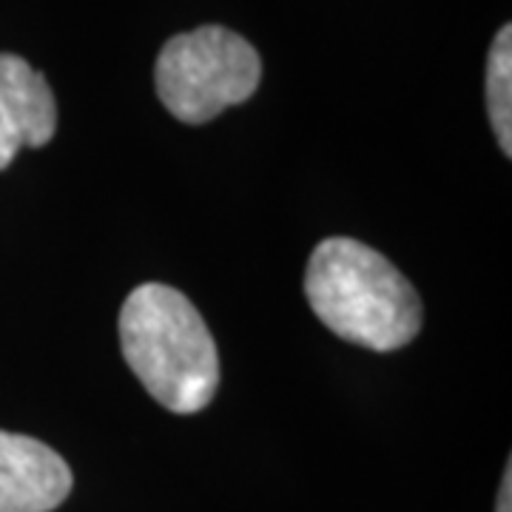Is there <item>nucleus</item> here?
<instances>
[{
	"instance_id": "f257e3e1",
	"label": "nucleus",
	"mask_w": 512,
	"mask_h": 512,
	"mask_svg": "<svg viewBox=\"0 0 512 512\" xmlns=\"http://www.w3.org/2000/svg\"><path fill=\"white\" fill-rule=\"evenodd\" d=\"M305 296L325 328L376 353L410 345L424 319L410 279L387 256L350 237H330L313 248Z\"/></svg>"
},
{
	"instance_id": "f03ea898",
	"label": "nucleus",
	"mask_w": 512,
	"mask_h": 512,
	"mask_svg": "<svg viewBox=\"0 0 512 512\" xmlns=\"http://www.w3.org/2000/svg\"><path fill=\"white\" fill-rule=\"evenodd\" d=\"M120 348L151 399L171 413H200L220 387L217 342L191 299L171 285L146 282L128 293Z\"/></svg>"
},
{
	"instance_id": "7ed1b4c3",
	"label": "nucleus",
	"mask_w": 512,
	"mask_h": 512,
	"mask_svg": "<svg viewBox=\"0 0 512 512\" xmlns=\"http://www.w3.org/2000/svg\"><path fill=\"white\" fill-rule=\"evenodd\" d=\"M262 77L256 49L225 26L171 37L157 57V94L180 123L202 126L251 100Z\"/></svg>"
},
{
	"instance_id": "20e7f679",
	"label": "nucleus",
	"mask_w": 512,
	"mask_h": 512,
	"mask_svg": "<svg viewBox=\"0 0 512 512\" xmlns=\"http://www.w3.org/2000/svg\"><path fill=\"white\" fill-rule=\"evenodd\" d=\"M72 493V470L49 444L0 430V512H52Z\"/></svg>"
},
{
	"instance_id": "39448f33",
	"label": "nucleus",
	"mask_w": 512,
	"mask_h": 512,
	"mask_svg": "<svg viewBox=\"0 0 512 512\" xmlns=\"http://www.w3.org/2000/svg\"><path fill=\"white\" fill-rule=\"evenodd\" d=\"M57 131V103L46 77L23 57L0 55V171L20 148L46 146Z\"/></svg>"
},
{
	"instance_id": "423d86ee",
	"label": "nucleus",
	"mask_w": 512,
	"mask_h": 512,
	"mask_svg": "<svg viewBox=\"0 0 512 512\" xmlns=\"http://www.w3.org/2000/svg\"><path fill=\"white\" fill-rule=\"evenodd\" d=\"M487 109L501 151L512 154V29L504 26L487 57Z\"/></svg>"
},
{
	"instance_id": "0eeeda50",
	"label": "nucleus",
	"mask_w": 512,
	"mask_h": 512,
	"mask_svg": "<svg viewBox=\"0 0 512 512\" xmlns=\"http://www.w3.org/2000/svg\"><path fill=\"white\" fill-rule=\"evenodd\" d=\"M495 512H512V464L510 461H507V470H504V481H501V493H498Z\"/></svg>"
}]
</instances>
